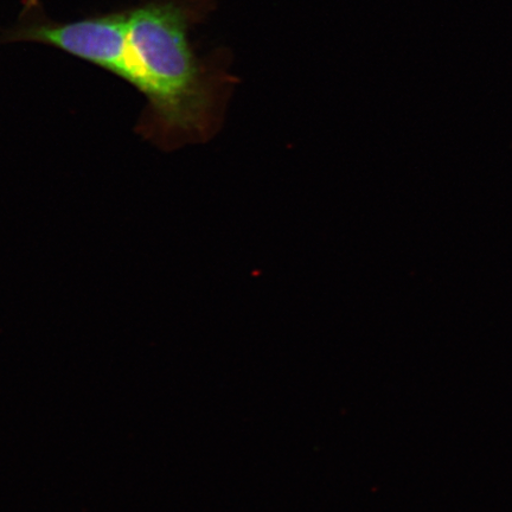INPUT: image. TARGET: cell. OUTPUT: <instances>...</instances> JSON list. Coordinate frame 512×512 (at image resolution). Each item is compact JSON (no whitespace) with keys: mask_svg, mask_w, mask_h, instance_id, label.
Returning <instances> with one entry per match:
<instances>
[{"mask_svg":"<svg viewBox=\"0 0 512 512\" xmlns=\"http://www.w3.org/2000/svg\"><path fill=\"white\" fill-rule=\"evenodd\" d=\"M216 8L217 0H145L114 12L89 53L145 96L136 130L164 151L213 139L239 85L228 48L201 54L192 40Z\"/></svg>","mask_w":512,"mask_h":512,"instance_id":"1","label":"cell"}]
</instances>
